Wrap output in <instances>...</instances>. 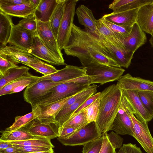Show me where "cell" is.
Here are the masks:
<instances>
[{
  "instance_id": "cell-1",
  "label": "cell",
  "mask_w": 153,
  "mask_h": 153,
  "mask_svg": "<svg viewBox=\"0 0 153 153\" xmlns=\"http://www.w3.org/2000/svg\"><path fill=\"white\" fill-rule=\"evenodd\" d=\"M63 49L67 55L77 57L81 64L93 62L121 67L98 37L74 24L69 41Z\"/></svg>"
},
{
  "instance_id": "cell-2",
  "label": "cell",
  "mask_w": 153,
  "mask_h": 153,
  "mask_svg": "<svg viewBox=\"0 0 153 153\" xmlns=\"http://www.w3.org/2000/svg\"><path fill=\"white\" fill-rule=\"evenodd\" d=\"M122 95V90L117 84L110 85L101 92L99 112L95 122L97 128L101 134L111 130Z\"/></svg>"
},
{
  "instance_id": "cell-3",
  "label": "cell",
  "mask_w": 153,
  "mask_h": 153,
  "mask_svg": "<svg viewBox=\"0 0 153 153\" xmlns=\"http://www.w3.org/2000/svg\"><path fill=\"white\" fill-rule=\"evenodd\" d=\"M91 85V78L86 75L60 84L52 88L45 97L31 107L51 103L73 96Z\"/></svg>"
},
{
  "instance_id": "cell-4",
  "label": "cell",
  "mask_w": 153,
  "mask_h": 153,
  "mask_svg": "<svg viewBox=\"0 0 153 153\" xmlns=\"http://www.w3.org/2000/svg\"><path fill=\"white\" fill-rule=\"evenodd\" d=\"M86 71V75L91 79V84L101 85L119 79L125 70L121 67H114L95 62L81 64Z\"/></svg>"
},
{
  "instance_id": "cell-5",
  "label": "cell",
  "mask_w": 153,
  "mask_h": 153,
  "mask_svg": "<svg viewBox=\"0 0 153 153\" xmlns=\"http://www.w3.org/2000/svg\"><path fill=\"white\" fill-rule=\"evenodd\" d=\"M121 102L132 122L134 137L147 153H153V138L148 126V122L140 121L134 115L135 111L126 97L122 94Z\"/></svg>"
},
{
  "instance_id": "cell-6",
  "label": "cell",
  "mask_w": 153,
  "mask_h": 153,
  "mask_svg": "<svg viewBox=\"0 0 153 153\" xmlns=\"http://www.w3.org/2000/svg\"><path fill=\"white\" fill-rule=\"evenodd\" d=\"M78 0H65L63 17L57 38L60 50L63 49L70 37L73 25L75 8Z\"/></svg>"
},
{
  "instance_id": "cell-7",
  "label": "cell",
  "mask_w": 153,
  "mask_h": 153,
  "mask_svg": "<svg viewBox=\"0 0 153 153\" xmlns=\"http://www.w3.org/2000/svg\"><path fill=\"white\" fill-rule=\"evenodd\" d=\"M102 134L98 131L95 122L88 123L69 137L57 139L63 145L71 146L84 145L100 138Z\"/></svg>"
},
{
  "instance_id": "cell-8",
  "label": "cell",
  "mask_w": 153,
  "mask_h": 153,
  "mask_svg": "<svg viewBox=\"0 0 153 153\" xmlns=\"http://www.w3.org/2000/svg\"><path fill=\"white\" fill-rule=\"evenodd\" d=\"M74 79L58 82L44 80L30 85L27 87L24 91V100L30 104L31 107L33 106L46 97L52 88L60 84L71 82Z\"/></svg>"
},
{
  "instance_id": "cell-9",
  "label": "cell",
  "mask_w": 153,
  "mask_h": 153,
  "mask_svg": "<svg viewBox=\"0 0 153 153\" xmlns=\"http://www.w3.org/2000/svg\"><path fill=\"white\" fill-rule=\"evenodd\" d=\"M36 20L37 35L46 47L52 51L60 60L65 62L63 54L59 48L49 21L42 22Z\"/></svg>"
},
{
  "instance_id": "cell-10",
  "label": "cell",
  "mask_w": 153,
  "mask_h": 153,
  "mask_svg": "<svg viewBox=\"0 0 153 153\" xmlns=\"http://www.w3.org/2000/svg\"><path fill=\"white\" fill-rule=\"evenodd\" d=\"M86 75L85 70L84 68L66 65L64 68L58 70L53 74L47 76H39L35 82L31 85L44 80L56 82L67 81Z\"/></svg>"
},
{
  "instance_id": "cell-11",
  "label": "cell",
  "mask_w": 153,
  "mask_h": 153,
  "mask_svg": "<svg viewBox=\"0 0 153 153\" xmlns=\"http://www.w3.org/2000/svg\"><path fill=\"white\" fill-rule=\"evenodd\" d=\"M36 33L27 30L18 26L14 25L8 43L11 45L27 51L31 49Z\"/></svg>"
},
{
  "instance_id": "cell-12",
  "label": "cell",
  "mask_w": 153,
  "mask_h": 153,
  "mask_svg": "<svg viewBox=\"0 0 153 153\" xmlns=\"http://www.w3.org/2000/svg\"><path fill=\"white\" fill-rule=\"evenodd\" d=\"M0 55L15 63H42L44 62L31 54L28 51L12 45L0 48Z\"/></svg>"
},
{
  "instance_id": "cell-13",
  "label": "cell",
  "mask_w": 153,
  "mask_h": 153,
  "mask_svg": "<svg viewBox=\"0 0 153 153\" xmlns=\"http://www.w3.org/2000/svg\"><path fill=\"white\" fill-rule=\"evenodd\" d=\"M29 52L38 59L51 64L56 65H67L44 45L37 35L34 37L32 46Z\"/></svg>"
},
{
  "instance_id": "cell-14",
  "label": "cell",
  "mask_w": 153,
  "mask_h": 153,
  "mask_svg": "<svg viewBox=\"0 0 153 153\" xmlns=\"http://www.w3.org/2000/svg\"><path fill=\"white\" fill-rule=\"evenodd\" d=\"M117 84L122 90L153 91V81L133 77L129 73L122 76Z\"/></svg>"
},
{
  "instance_id": "cell-15",
  "label": "cell",
  "mask_w": 153,
  "mask_h": 153,
  "mask_svg": "<svg viewBox=\"0 0 153 153\" xmlns=\"http://www.w3.org/2000/svg\"><path fill=\"white\" fill-rule=\"evenodd\" d=\"M111 130L118 134L129 135L133 136V127L132 121L121 102L113 121Z\"/></svg>"
},
{
  "instance_id": "cell-16",
  "label": "cell",
  "mask_w": 153,
  "mask_h": 153,
  "mask_svg": "<svg viewBox=\"0 0 153 153\" xmlns=\"http://www.w3.org/2000/svg\"><path fill=\"white\" fill-rule=\"evenodd\" d=\"M40 122L35 119L23 128L32 135L53 139L58 137L59 128H55L52 124Z\"/></svg>"
},
{
  "instance_id": "cell-17",
  "label": "cell",
  "mask_w": 153,
  "mask_h": 153,
  "mask_svg": "<svg viewBox=\"0 0 153 153\" xmlns=\"http://www.w3.org/2000/svg\"><path fill=\"white\" fill-rule=\"evenodd\" d=\"M98 37L108 51L112 58L121 67L127 68L129 67L131 63L134 53L120 49L100 36Z\"/></svg>"
},
{
  "instance_id": "cell-18",
  "label": "cell",
  "mask_w": 153,
  "mask_h": 153,
  "mask_svg": "<svg viewBox=\"0 0 153 153\" xmlns=\"http://www.w3.org/2000/svg\"><path fill=\"white\" fill-rule=\"evenodd\" d=\"M73 96L51 103L39 105L41 109L40 114L36 119L42 123L55 124L56 116Z\"/></svg>"
},
{
  "instance_id": "cell-19",
  "label": "cell",
  "mask_w": 153,
  "mask_h": 153,
  "mask_svg": "<svg viewBox=\"0 0 153 153\" xmlns=\"http://www.w3.org/2000/svg\"><path fill=\"white\" fill-rule=\"evenodd\" d=\"M76 13L79 23L84 26L86 31L97 37L100 36L97 28V19L91 9L82 4L76 9Z\"/></svg>"
},
{
  "instance_id": "cell-20",
  "label": "cell",
  "mask_w": 153,
  "mask_h": 153,
  "mask_svg": "<svg viewBox=\"0 0 153 153\" xmlns=\"http://www.w3.org/2000/svg\"><path fill=\"white\" fill-rule=\"evenodd\" d=\"M139 91L122 90V94L127 99L135 111L134 115L140 121L148 122L152 120L151 116L144 106L138 94Z\"/></svg>"
},
{
  "instance_id": "cell-21",
  "label": "cell",
  "mask_w": 153,
  "mask_h": 153,
  "mask_svg": "<svg viewBox=\"0 0 153 153\" xmlns=\"http://www.w3.org/2000/svg\"><path fill=\"white\" fill-rule=\"evenodd\" d=\"M139 8L121 12H113L105 14L102 17L106 20L117 25L132 27L136 22Z\"/></svg>"
},
{
  "instance_id": "cell-22",
  "label": "cell",
  "mask_w": 153,
  "mask_h": 153,
  "mask_svg": "<svg viewBox=\"0 0 153 153\" xmlns=\"http://www.w3.org/2000/svg\"><path fill=\"white\" fill-rule=\"evenodd\" d=\"M136 22L145 33L153 34V0L139 8Z\"/></svg>"
},
{
  "instance_id": "cell-23",
  "label": "cell",
  "mask_w": 153,
  "mask_h": 153,
  "mask_svg": "<svg viewBox=\"0 0 153 153\" xmlns=\"http://www.w3.org/2000/svg\"><path fill=\"white\" fill-rule=\"evenodd\" d=\"M147 41L145 33L135 22L133 25L128 36L123 40L126 50L134 53L140 47L144 45Z\"/></svg>"
},
{
  "instance_id": "cell-24",
  "label": "cell",
  "mask_w": 153,
  "mask_h": 153,
  "mask_svg": "<svg viewBox=\"0 0 153 153\" xmlns=\"http://www.w3.org/2000/svg\"><path fill=\"white\" fill-rule=\"evenodd\" d=\"M29 69L25 66H18L9 69L0 75V90L13 81L31 75L28 72Z\"/></svg>"
},
{
  "instance_id": "cell-25",
  "label": "cell",
  "mask_w": 153,
  "mask_h": 153,
  "mask_svg": "<svg viewBox=\"0 0 153 153\" xmlns=\"http://www.w3.org/2000/svg\"><path fill=\"white\" fill-rule=\"evenodd\" d=\"M36 9L31 3L11 6L0 5V10L6 14L23 18L34 14Z\"/></svg>"
},
{
  "instance_id": "cell-26",
  "label": "cell",
  "mask_w": 153,
  "mask_h": 153,
  "mask_svg": "<svg viewBox=\"0 0 153 153\" xmlns=\"http://www.w3.org/2000/svg\"><path fill=\"white\" fill-rule=\"evenodd\" d=\"M38 77L32 75L13 81L0 90V96L19 92L35 82Z\"/></svg>"
},
{
  "instance_id": "cell-27",
  "label": "cell",
  "mask_w": 153,
  "mask_h": 153,
  "mask_svg": "<svg viewBox=\"0 0 153 153\" xmlns=\"http://www.w3.org/2000/svg\"><path fill=\"white\" fill-rule=\"evenodd\" d=\"M59 0H41L34 14L36 20L42 22L49 21Z\"/></svg>"
},
{
  "instance_id": "cell-28",
  "label": "cell",
  "mask_w": 153,
  "mask_h": 153,
  "mask_svg": "<svg viewBox=\"0 0 153 153\" xmlns=\"http://www.w3.org/2000/svg\"><path fill=\"white\" fill-rule=\"evenodd\" d=\"M41 109L39 105L32 107V111L23 116H17L15 117V122L10 127L5 130L11 131L23 128L36 119L40 115Z\"/></svg>"
},
{
  "instance_id": "cell-29",
  "label": "cell",
  "mask_w": 153,
  "mask_h": 153,
  "mask_svg": "<svg viewBox=\"0 0 153 153\" xmlns=\"http://www.w3.org/2000/svg\"><path fill=\"white\" fill-rule=\"evenodd\" d=\"M14 24L12 17L0 10V47L6 46L8 43Z\"/></svg>"
},
{
  "instance_id": "cell-30",
  "label": "cell",
  "mask_w": 153,
  "mask_h": 153,
  "mask_svg": "<svg viewBox=\"0 0 153 153\" xmlns=\"http://www.w3.org/2000/svg\"><path fill=\"white\" fill-rule=\"evenodd\" d=\"M153 0H115L108 6L113 12H119L139 8Z\"/></svg>"
},
{
  "instance_id": "cell-31",
  "label": "cell",
  "mask_w": 153,
  "mask_h": 153,
  "mask_svg": "<svg viewBox=\"0 0 153 153\" xmlns=\"http://www.w3.org/2000/svg\"><path fill=\"white\" fill-rule=\"evenodd\" d=\"M97 28L100 36L114 45L126 50L123 41L104 24L101 18L97 20Z\"/></svg>"
},
{
  "instance_id": "cell-32",
  "label": "cell",
  "mask_w": 153,
  "mask_h": 153,
  "mask_svg": "<svg viewBox=\"0 0 153 153\" xmlns=\"http://www.w3.org/2000/svg\"><path fill=\"white\" fill-rule=\"evenodd\" d=\"M0 140L8 142L23 141L34 138L37 136L32 135L22 128L11 131L1 130Z\"/></svg>"
},
{
  "instance_id": "cell-33",
  "label": "cell",
  "mask_w": 153,
  "mask_h": 153,
  "mask_svg": "<svg viewBox=\"0 0 153 153\" xmlns=\"http://www.w3.org/2000/svg\"><path fill=\"white\" fill-rule=\"evenodd\" d=\"M65 0H59L49 21L51 28L56 39L63 16Z\"/></svg>"
},
{
  "instance_id": "cell-34",
  "label": "cell",
  "mask_w": 153,
  "mask_h": 153,
  "mask_svg": "<svg viewBox=\"0 0 153 153\" xmlns=\"http://www.w3.org/2000/svg\"><path fill=\"white\" fill-rule=\"evenodd\" d=\"M100 18L104 24L123 41L130 34L133 26L118 25L109 22L102 17Z\"/></svg>"
},
{
  "instance_id": "cell-35",
  "label": "cell",
  "mask_w": 153,
  "mask_h": 153,
  "mask_svg": "<svg viewBox=\"0 0 153 153\" xmlns=\"http://www.w3.org/2000/svg\"><path fill=\"white\" fill-rule=\"evenodd\" d=\"M9 142L14 144L40 146L50 149L53 148L54 147L51 143V139L42 137H37L33 138L23 141Z\"/></svg>"
},
{
  "instance_id": "cell-36",
  "label": "cell",
  "mask_w": 153,
  "mask_h": 153,
  "mask_svg": "<svg viewBox=\"0 0 153 153\" xmlns=\"http://www.w3.org/2000/svg\"><path fill=\"white\" fill-rule=\"evenodd\" d=\"M97 86L96 85H90L88 87L78 92L69 99L61 110L68 107L85 97L90 96L95 94L97 91Z\"/></svg>"
},
{
  "instance_id": "cell-37",
  "label": "cell",
  "mask_w": 153,
  "mask_h": 153,
  "mask_svg": "<svg viewBox=\"0 0 153 153\" xmlns=\"http://www.w3.org/2000/svg\"><path fill=\"white\" fill-rule=\"evenodd\" d=\"M100 102L99 97L83 110L88 123L96 122L99 113Z\"/></svg>"
},
{
  "instance_id": "cell-38",
  "label": "cell",
  "mask_w": 153,
  "mask_h": 153,
  "mask_svg": "<svg viewBox=\"0 0 153 153\" xmlns=\"http://www.w3.org/2000/svg\"><path fill=\"white\" fill-rule=\"evenodd\" d=\"M88 123L85 114L83 111L70 119L62 127L81 128Z\"/></svg>"
},
{
  "instance_id": "cell-39",
  "label": "cell",
  "mask_w": 153,
  "mask_h": 153,
  "mask_svg": "<svg viewBox=\"0 0 153 153\" xmlns=\"http://www.w3.org/2000/svg\"><path fill=\"white\" fill-rule=\"evenodd\" d=\"M33 69L37 72L47 76L56 72L58 71L53 66L45 62L42 63H25L22 64Z\"/></svg>"
},
{
  "instance_id": "cell-40",
  "label": "cell",
  "mask_w": 153,
  "mask_h": 153,
  "mask_svg": "<svg viewBox=\"0 0 153 153\" xmlns=\"http://www.w3.org/2000/svg\"><path fill=\"white\" fill-rule=\"evenodd\" d=\"M138 94L145 108L153 117V91H140Z\"/></svg>"
},
{
  "instance_id": "cell-41",
  "label": "cell",
  "mask_w": 153,
  "mask_h": 153,
  "mask_svg": "<svg viewBox=\"0 0 153 153\" xmlns=\"http://www.w3.org/2000/svg\"><path fill=\"white\" fill-rule=\"evenodd\" d=\"M17 25L27 30L36 33L37 28V20L34 14L23 18L19 21Z\"/></svg>"
},
{
  "instance_id": "cell-42",
  "label": "cell",
  "mask_w": 153,
  "mask_h": 153,
  "mask_svg": "<svg viewBox=\"0 0 153 153\" xmlns=\"http://www.w3.org/2000/svg\"><path fill=\"white\" fill-rule=\"evenodd\" d=\"M103 136L83 145L82 153H100L102 145Z\"/></svg>"
},
{
  "instance_id": "cell-43",
  "label": "cell",
  "mask_w": 153,
  "mask_h": 153,
  "mask_svg": "<svg viewBox=\"0 0 153 153\" xmlns=\"http://www.w3.org/2000/svg\"><path fill=\"white\" fill-rule=\"evenodd\" d=\"M107 135L110 143L115 149L121 147L123 139L118 134L111 131L108 134L107 133Z\"/></svg>"
},
{
  "instance_id": "cell-44",
  "label": "cell",
  "mask_w": 153,
  "mask_h": 153,
  "mask_svg": "<svg viewBox=\"0 0 153 153\" xmlns=\"http://www.w3.org/2000/svg\"><path fill=\"white\" fill-rule=\"evenodd\" d=\"M18 66L7 57L0 55V75L3 74L9 69Z\"/></svg>"
},
{
  "instance_id": "cell-45",
  "label": "cell",
  "mask_w": 153,
  "mask_h": 153,
  "mask_svg": "<svg viewBox=\"0 0 153 153\" xmlns=\"http://www.w3.org/2000/svg\"><path fill=\"white\" fill-rule=\"evenodd\" d=\"M101 92H98L89 97L83 102L72 114L70 119L73 117L78 114L93 102L100 97Z\"/></svg>"
},
{
  "instance_id": "cell-46",
  "label": "cell",
  "mask_w": 153,
  "mask_h": 153,
  "mask_svg": "<svg viewBox=\"0 0 153 153\" xmlns=\"http://www.w3.org/2000/svg\"><path fill=\"white\" fill-rule=\"evenodd\" d=\"M13 145L14 146L18 148L22 153L47 151L51 149L40 146H23L14 144Z\"/></svg>"
},
{
  "instance_id": "cell-47",
  "label": "cell",
  "mask_w": 153,
  "mask_h": 153,
  "mask_svg": "<svg viewBox=\"0 0 153 153\" xmlns=\"http://www.w3.org/2000/svg\"><path fill=\"white\" fill-rule=\"evenodd\" d=\"M117 153H143L140 148L135 144L128 143L124 144Z\"/></svg>"
},
{
  "instance_id": "cell-48",
  "label": "cell",
  "mask_w": 153,
  "mask_h": 153,
  "mask_svg": "<svg viewBox=\"0 0 153 153\" xmlns=\"http://www.w3.org/2000/svg\"><path fill=\"white\" fill-rule=\"evenodd\" d=\"M103 136L102 145L100 153H117L107 137V133L102 134Z\"/></svg>"
},
{
  "instance_id": "cell-49",
  "label": "cell",
  "mask_w": 153,
  "mask_h": 153,
  "mask_svg": "<svg viewBox=\"0 0 153 153\" xmlns=\"http://www.w3.org/2000/svg\"><path fill=\"white\" fill-rule=\"evenodd\" d=\"M80 128L69 127H59V135L57 139L66 138L72 135Z\"/></svg>"
},
{
  "instance_id": "cell-50",
  "label": "cell",
  "mask_w": 153,
  "mask_h": 153,
  "mask_svg": "<svg viewBox=\"0 0 153 153\" xmlns=\"http://www.w3.org/2000/svg\"><path fill=\"white\" fill-rule=\"evenodd\" d=\"M30 3V0H0V5L11 6Z\"/></svg>"
},
{
  "instance_id": "cell-51",
  "label": "cell",
  "mask_w": 153,
  "mask_h": 153,
  "mask_svg": "<svg viewBox=\"0 0 153 153\" xmlns=\"http://www.w3.org/2000/svg\"><path fill=\"white\" fill-rule=\"evenodd\" d=\"M0 153H22L17 148L14 146L8 148L0 149Z\"/></svg>"
},
{
  "instance_id": "cell-52",
  "label": "cell",
  "mask_w": 153,
  "mask_h": 153,
  "mask_svg": "<svg viewBox=\"0 0 153 153\" xmlns=\"http://www.w3.org/2000/svg\"><path fill=\"white\" fill-rule=\"evenodd\" d=\"M13 146V144L9 142L0 140V149H5Z\"/></svg>"
},
{
  "instance_id": "cell-53",
  "label": "cell",
  "mask_w": 153,
  "mask_h": 153,
  "mask_svg": "<svg viewBox=\"0 0 153 153\" xmlns=\"http://www.w3.org/2000/svg\"><path fill=\"white\" fill-rule=\"evenodd\" d=\"M31 4L33 5L36 8L39 4L41 0H30Z\"/></svg>"
},
{
  "instance_id": "cell-54",
  "label": "cell",
  "mask_w": 153,
  "mask_h": 153,
  "mask_svg": "<svg viewBox=\"0 0 153 153\" xmlns=\"http://www.w3.org/2000/svg\"><path fill=\"white\" fill-rule=\"evenodd\" d=\"M55 153L53 151V148L49 150L44 151H41L38 152H34L31 153Z\"/></svg>"
},
{
  "instance_id": "cell-55",
  "label": "cell",
  "mask_w": 153,
  "mask_h": 153,
  "mask_svg": "<svg viewBox=\"0 0 153 153\" xmlns=\"http://www.w3.org/2000/svg\"><path fill=\"white\" fill-rule=\"evenodd\" d=\"M149 41L151 46L153 48V34L151 35Z\"/></svg>"
},
{
  "instance_id": "cell-56",
  "label": "cell",
  "mask_w": 153,
  "mask_h": 153,
  "mask_svg": "<svg viewBox=\"0 0 153 153\" xmlns=\"http://www.w3.org/2000/svg\"></svg>"
}]
</instances>
